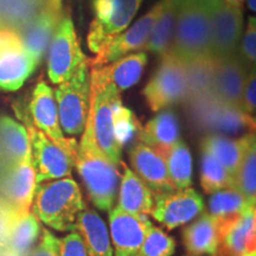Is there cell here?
I'll use <instances>...</instances> for the list:
<instances>
[{
    "label": "cell",
    "mask_w": 256,
    "mask_h": 256,
    "mask_svg": "<svg viewBox=\"0 0 256 256\" xmlns=\"http://www.w3.org/2000/svg\"><path fill=\"white\" fill-rule=\"evenodd\" d=\"M90 107L82 136L87 138L115 165H121L122 148L116 142L113 130V104L120 98L104 66L90 68Z\"/></svg>",
    "instance_id": "1"
},
{
    "label": "cell",
    "mask_w": 256,
    "mask_h": 256,
    "mask_svg": "<svg viewBox=\"0 0 256 256\" xmlns=\"http://www.w3.org/2000/svg\"><path fill=\"white\" fill-rule=\"evenodd\" d=\"M84 209L82 192L72 177L36 184L32 214L49 228L57 232L74 230Z\"/></svg>",
    "instance_id": "2"
},
{
    "label": "cell",
    "mask_w": 256,
    "mask_h": 256,
    "mask_svg": "<svg viewBox=\"0 0 256 256\" xmlns=\"http://www.w3.org/2000/svg\"><path fill=\"white\" fill-rule=\"evenodd\" d=\"M74 165L92 203L102 211L113 209L121 180L118 165L102 154L92 142L84 136L78 144Z\"/></svg>",
    "instance_id": "3"
},
{
    "label": "cell",
    "mask_w": 256,
    "mask_h": 256,
    "mask_svg": "<svg viewBox=\"0 0 256 256\" xmlns=\"http://www.w3.org/2000/svg\"><path fill=\"white\" fill-rule=\"evenodd\" d=\"M168 52L183 62L211 56V18L206 5L179 0L174 36Z\"/></svg>",
    "instance_id": "4"
},
{
    "label": "cell",
    "mask_w": 256,
    "mask_h": 256,
    "mask_svg": "<svg viewBox=\"0 0 256 256\" xmlns=\"http://www.w3.org/2000/svg\"><path fill=\"white\" fill-rule=\"evenodd\" d=\"M191 121L208 134L241 138L256 134V118L240 108L220 104L215 98L188 104Z\"/></svg>",
    "instance_id": "5"
},
{
    "label": "cell",
    "mask_w": 256,
    "mask_h": 256,
    "mask_svg": "<svg viewBox=\"0 0 256 256\" xmlns=\"http://www.w3.org/2000/svg\"><path fill=\"white\" fill-rule=\"evenodd\" d=\"M60 124L69 136H81L90 107V72L88 62L72 78L60 83L55 90Z\"/></svg>",
    "instance_id": "6"
},
{
    "label": "cell",
    "mask_w": 256,
    "mask_h": 256,
    "mask_svg": "<svg viewBox=\"0 0 256 256\" xmlns=\"http://www.w3.org/2000/svg\"><path fill=\"white\" fill-rule=\"evenodd\" d=\"M142 0H94V20L88 32V46L98 54L130 26Z\"/></svg>",
    "instance_id": "7"
},
{
    "label": "cell",
    "mask_w": 256,
    "mask_h": 256,
    "mask_svg": "<svg viewBox=\"0 0 256 256\" xmlns=\"http://www.w3.org/2000/svg\"><path fill=\"white\" fill-rule=\"evenodd\" d=\"M142 94L152 112H159L170 106L186 100L188 82L185 62L166 52L162 56L158 69Z\"/></svg>",
    "instance_id": "8"
},
{
    "label": "cell",
    "mask_w": 256,
    "mask_h": 256,
    "mask_svg": "<svg viewBox=\"0 0 256 256\" xmlns=\"http://www.w3.org/2000/svg\"><path fill=\"white\" fill-rule=\"evenodd\" d=\"M88 58L80 46L72 19L64 16L50 42L48 52V76L54 84L72 78Z\"/></svg>",
    "instance_id": "9"
},
{
    "label": "cell",
    "mask_w": 256,
    "mask_h": 256,
    "mask_svg": "<svg viewBox=\"0 0 256 256\" xmlns=\"http://www.w3.org/2000/svg\"><path fill=\"white\" fill-rule=\"evenodd\" d=\"M23 118L24 126L28 134L31 145V156L36 172V184L52 179L72 177V160L58 145L49 139L46 134L32 124L26 115Z\"/></svg>",
    "instance_id": "10"
},
{
    "label": "cell",
    "mask_w": 256,
    "mask_h": 256,
    "mask_svg": "<svg viewBox=\"0 0 256 256\" xmlns=\"http://www.w3.org/2000/svg\"><path fill=\"white\" fill-rule=\"evenodd\" d=\"M28 108L32 124L58 145L72 158V162H75L78 144L74 138L64 136L60 124L55 92L44 80H40L32 92Z\"/></svg>",
    "instance_id": "11"
},
{
    "label": "cell",
    "mask_w": 256,
    "mask_h": 256,
    "mask_svg": "<svg viewBox=\"0 0 256 256\" xmlns=\"http://www.w3.org/2000/svg\"><path fill=\"white\" fill-rule=\"evenodd\" d=\"M153 200L152 217L168 230L184 226L204 211L203 198L191 188L153 194Z\"/></svg>",
    "instance_id": "12"
},
{
    "label": "cell",
    "mask_w": 256,
    "mask_h": 256,
    "mask_svg": "<svg viewBox=\"0 0 256 256\" xmlns=\"http://www.w3.org/2000/svg\"><path fill=\"white\" fill-rule=\"evenodd\" d=\"M162 8V0H160L145 16L138 19L132 26L112 40L108 46H106L100 52L96 54L94 58L88 60L89 68L107 66L122 58L128 54L144 49Z\"/></svg>",
    "instance_id": "13"
},
{
    "label": "cell",
    "mask_w": 256,
    "mask_h": 256,
    "mask_svg": "<svg viewBox=\"0 0 256 256\" xmlns=\"http://www.w3.org/2000/svg\"><path fill=\"white\" fill-rule=\"evenodd\" d=\"M211 56L222 58L238 52L243 34V10L220 2L210 8Z\"/></svg>",
    "instance_id": "14"
},
{
    "label": "cell",
    "mask_w": 256,
    "mask_h": 256,
    "mask_svg": "<svg viewBox=\"0 0 256 256\" xmlns=\"http://www.w3.org/2000/svg\"><path fill=\"white\" fill-rule=\"evenodd\" d=\"M249 66L238 52L215 58L212 95L220 104L242 110L243 92L249 75Z\"/></svg>",
    "instance_id": "15"
},
{
    "label": "cell",
    "mask_w": 256,
    "mask_h": 256,
    "mask_svg": "<svg viewBox=\"0 0 256 256\" xmlns=\"http://www.w3.org/2000/svg\"><path fill=\"white\" fill-rule=\"evenodd\" d=\"M152 226L147 215H132L113 208L110 211V230L114 256H136Z\"/></svg>",
    "instance_id": "16"
},
{
    "label": "cell",
    "mask_w": 256,
    "mask_h": 256,
    "mask_svg": "<svg viewBox=\"0 0 256 256\" xmlns=\"http://www.w3.org/2000/svg\"><path fill=\"white\" fill-rule=\"evenodd\" d=\"M217 252L226 256H256V206L243 211L236 218L218 223Z\"/></svg>",
    "instance_id": "17"
},
{
    "label": "cell",
    "mask_w": 256,
    "mask_h": 256,
    "mask_svg": "<svg viewBox=\"0 0 256 256\" xmlns=\"http://www.w3.org/2000/svg\"><path fill=\"white\" fill-rule=\"evenodd\" d=\"M130 160L136 174L150 188L152 194L177 190L170 180L165 158L159 151L138 142L130 150Z\"/></svg>",
    "instance_id": "18"
},
{
    "label": "cell",
    "mask_w": 256,
    "mask_h": 256,
    "mask_svg": "<svg viewBox=\"0 0 256 256\" xmlns=\"http://www.w3.org/2000/svg\"><path fill=\"white\" fill-rule=\"evenodd\" d=\"M38 63L22 46L19 38L0 49V89L14 92L23 87Z\"/></svg>",
    "instance_id": "19"
},
{
    "label": "cell",
    "mask_w": 256,
    "mask_h": 256,
    "mask_svg": "<svg viewBox=\"0 0 256 256\" xmlns=\"http://www.w3.org/2000/svg\"><path fill=\"white\" fill-rule=\"evenodd\" d=\"M62 18V8L46 10L17 32L22 46L38 63L44 57Z\"/></svg>",
    "instance_id": "20"
},
{
    "label": "cell",
    "mask_w": 256,
    "mask_h": 256,
    "mask_svg": "<svg viewBox=\"0 0 256 256\" xmlns=\"http://www.w3.org/2000/svg\"><path fill=\"white\" fill-rule=\"evenodd\" d=\"M34 188L36 172L32 164V156L12 164L6 183V196L10 203L8 215L30 212Z\"/></svg>",
    "instance_id": "21"
},
{
    "label": "cell",
    "mask_w": 256,
    "mask_h": 256,
    "mask_svg": "<svg viewBox=\"0 0 256 256\" xmlns=\"http://www.w3.org/2000/svg\"><path fill=\"white\" fill-rule=\"evenodd\" d=\"M62 8V0H2L0 30L14 34L46 10Z\"/></svg>",
    "instance_id": "22"
},
{
    "label": "cell",
    "mask_w": 256,
    "mask_h": 256,
    "mask_svg": "<svg viewBox=\"0 0 256 256\" xmlns=\"http://www.w3.org/2000/svg\"><path fill=\"white\" fill-rule=\"evenodd\" d=\"M252 136H256V134H249L241 138H229L220 136V134H206L202 139V151L212 156L229 174L235 177Z\"/></svg>",
    "instance_id": "23"
},
{
    "label": "cell",
    "mask_w": 256,
    "mask_h": 256,
    "mask_svg": "<svg viewBox=\"0 0 256 256\" xmlns=\"http://www.w3.org/2000/svg\"><path fill=\"white\" fill-rule=\"evenodd\" d=\"M122 176L120 180L118 208L132 215H148L153 208V194L138 176L121 162Z\"/></svg>",
    "instance_id": "24"
},
{
    "label": "cell",
    "mask_w": 256,
    "mask_h": 256,
    "mask_svg": "<svg viewBox=\"0 0 256 256\" xmlns=\"http://www.w3.org/2000/svg\"><path fill=\"white\" fill-rule=\"evenodd\" d=\"M183 242L190 255L215 254L220 243L218 223L209 212L203 211L183 230Z\"/></svg>",
    "instance_id": "25"
},
{
    "label": "cell",
    "mask_w": 256,
    "mask_h": 256,
    "mask_svg": "<svg viewBox=\"0 0 256 256\" xmlns=\"http://www.w3.org/2000/svg\"><path fill=\"white\" fill-rule=\"evenodd\" d=\"M75 230L82 236L88 256H114L108 228L98 212L90 209L83 210Z\"/></svg>",
    "instance_id": "26"
},
{
    "label": "cell",
    "mask_w": 256,
    "mask_h": 256,
    "mask_svg": "<svg viewBox=\"0 0 256 256\" xmlns=\"http://www.w3.org/2000/svg\"><path fill=\"white\" fill-rule=\"evenodd\" d=\"M179 121L172 110L160 112L142 128L138 140L139 142L162 152L179 140Z\"/></svg>",
    "instance_id": "27"
},
{
    "label": "cell",
    "mask_w": 256,
    "mask_h": 256,
    "mask_svg": "<svg viewBox=\"0 0 256 256\" xmlns=\"http://www.w3.org/2000/svg\"><path fill=\"white\" fill-rule=\"evenodd\" d=\"M215 58L204 56L185 62L188 82L186 104L212 98V81Z\"/></svg>",
    "instance_id": "28"
},
{
    "label": "cell",
    "mask_w": 256,
    "mask_h": 256,
    "mask_svg": "<svg viewBox=\"0 0 256 256\" xmlns=\"http://www.w3.org/2000/svg\"><path fill=\"white\" fill-rule=\"evenodd\" d=\"M8 216V238L10 248L16 255L23 256L31 250L34 243L40 238V220L31 212Z\"/></svg>",
    "instance_id": "29"
},
{
    "label": "cell",
    "mask_w": 256,
    "mask_h": 256,
    "mask_svg": "<svg viewBox=\"0 0 256 256\" xmlns=\"http://www.w3.org/2000/svg\"><path fill=\"white\" fill-rule=\"evenodd\" d=\"M148 56L144 51L130 54L115 62L104 66L110 82L120 92L127 90L142 78Z\"/></svg>",
    "instance_id": "30"
},
{
    "label": "cell",
    "mask_w": 256,
    "mask_h": 256,
    "mask_svg": "<svg viewBox=\"0 0 256 256\" xmlns=\"http://www.w3.org/2000/svg\"><path fill=\"white\" fill-rule=\"evenodd\" d=\"M0 148L12 164L30 158L31 145L24 124L11 118H0Z\"/></svg>",
    "instance_id": "31"
},
{
    "label": "cell",
    "mask_w": 256,
    "mask_h": 256,
    "mask_svg": "<svg viewBox=\"0 0 256 256\" xmlns=\"http://www.w3.org/2000/svg\"><path fill=\"white\" fill-rule=\"evenodd\" d=\"M179 0H162V8L144 50L162 56L170 50L177 19Z\"/></svg>",
    "instance_id": "32"
},
{
    "label": "cell",
    "mask_w": 256,
    "mask_h": 256,
    "mask_svg": "<svg viewBox=\"0 0 256 256\" xmlns=\"http://www.w3.org/2000/svg\"><path fill=\"white\" fill-rule=\"evenodd\" d=\"M252 206L236 186H230L211 194L209 214L217 223L228 222Z\"/></svg>",
    "instance_id": "33"
},
{
    "label": "cell",
    "mask_w": 256,
    "mask_h": 256,
    "mask_svg": "<svg viewBox=\"0 0 256 256\" xmlns=\"http://www.w3.org/2000/svg\"><path fill=\"white\" fill-rule=\"evenodd\" d=\"M165 158L170 180L177 190L190 188L192 183V156L186 144L182 140L160 152Z\"/></svg>",
    "instance_id": "34"
},
{
    "label": "cell",
    "mask_w": 256,
    "mask_h": 256,
    "mask_svg": "<svg viewBox=\"0 0 256 256\" xmlns=\"http://www.w3.org/2000/svg\"><path fill=\"white\" fill-rule=\"evenodd\" d=\"M200 185L206 194H214L222 188L235 186V177L209 153L200 156Z\"/></svg>",
    "instance_id": "35"
},
{
    "label": "cell",
    "mask_w": 256,
    "mask_h": 256,
    "mask_svg": "<svg viewBox=\"0 0 256 256\" xmlns=\"http://www.w3.org/2000/svg\"><path fill=\"white\" fill-rule=\"evenodd\" d=\"M235 186L256 206V136H252L241 165L235 174Z\"/></svg>",
    "instance_id": "36"
},
{
    "label": "cell",
    "mask_w": 256,
    "mask_h": 256,
    "mask_svg": "<svg viewBox=\"0 0 256 256\" xmlns=\"http://www.w3.org/2000/svg\"><path fill=\"white\" fill-rule=\"evenodd\" d=\"M142 124L130 108L124 107L121 98L114 101L113 104V130L116 142L122 148L139 136Z\"/></svg>",
    "instance_id": "37"
},
{
    "label": "cell",
    "mask_w": 256,
    "mask_h": 256,
    "mask_svg": "<svg viewBox=\"0 0 256 256\" xmlns=\"http://www.w3.org/2000/svg\"><path fill=\"white\" fill-rule=\"evenodd\" d=\"M174 252V238L162 229L152 226L136 256H172Z\"/></svg>",
    "instance_id": "38"
},
{
    "label": "cell",
    "mask_w": 256,
    "mask_h": 256,
    "mask_svg": "<svg viewBox=\"0 0 256 256\" xmlns=\"http://www.w3.org/2000/svg\"><path fill=\"white\" fill-rule=\"evenodd\" d=\"M238 55L247 63L249 69L256 68V17H249L241 42L238 46Z\"/></svg>",
    "instance_id": "39"
},
{
    "label": "cell",
    "mask_w": 256,
    "mask_h": 256,
    "mask_svg": "<svg viewBox=\"0 0 256 256\" xmlns=\"http://www.w3.org/2000/svg\"><path fill=\"white\" fill-rule=\"evenodd\" d=\"M58 256H88L84 242L78 232H72L62 238H57Z\"/></svg>",
    "instance_id": "40"
},
{
    "label": "cell",
    "mask_w": 256,
    "mask_h": 256,
    "mask_svg": "<svg viewBox=\"0 0 256 256\" xmlns=\"http://www.w3.org/2000/svg\"><path fill=\"white\" fill-rule=\"evenodd\" d=\"M28 256H58L57 252V238L50 230L43 229L40 241L37 247L31 249Z\"/></svg>",
    "instance_id": "41"
},
{
    "label": "cell",
    "mask_w": 256,
    "mask_h": 256,
    "mask_svg": "<svg viewBox=\"0 0 256 256\" xmlns=\"http://www.w3.org/2000/svg\"><path fill=\"white\" fill-rule=\"evenodd\" d=\"M242 110L252 116L256 114V68H252L249 72L243 92Z\"/></svg>",
    "instance_id": "42"
},
{
    "label": "cell",
    "mask_w": 256,
    "mask_h": 256,
    "mask_svg": "<svg viewBox=\"0 0 256 256\" xmlns=\"http://www.w3.org/2000/svg\"><path fill=\"white\" fill-rule=\"evenodd\" d=\"M17 40H18V36L17 34H14V32L0 30V49Z\"/></svg>",
    "instance_id": "43"
},
{
    "label": "cell",
    "mask_w": 256,
    "mask_h": 256,
    "mask_svg": "<svg viewBox=\"0 0 256 256\" xmlns=\"http://www.w3.org/2000/svg\"><path fill=\"white\" fill-rule=\"evenodd\" d=\"M246 0H222V2L228 5H232V6H238V8H243V4H244Z\"/></svg>",
    "instance_id": "44"
},
{
    "label": "cell",
    "mask_w": 256,
    "mask_h": 256,
    "mask_svg": "<svg viewBox=\"0 0 256 256\" xmlns=\"http://www.w3.org/2000/svg\"><path fill=\"white\" fill-rule=\"evenodd\" d=\"M198 2H202V4L206 5L208 8H212V6H215L217 4H220V2H222V0H196Z\"/></svg>",
    "instance_id": "45"
},
{
    "label": "cell",
    "mask_w": 256,
    "mask_h": 256,
    "mask_svg": "<svg viewBox=\"0 0 256 256\" xmlns=\"http://www.w3.org/2000/svg\"><path fill=\"white\" fill-rule=\"evenodd\" d=\"M248 8L256 14V0H248Z\"/></svg>",
    "instance_id": "46"
},
{
    "label": "cell",
    "mask_w": 256,
    "mask_h": 256,
    "mask_svg": "<svg viewBox=\"0 0 256 256\" xmlns=\"http://www.w3.org/2000/svg\"><path fill=\"white\" fill-rule=\"evenodd\" d=\"M212 256H226V255H222V254H218V252H215V254H212Z\"/></svg>",
    "instance_id": "47"
},
{
    "label": "cell",
    "mask_w": 256,
    "mask_h": 256,
    "mask_svg": "<svg viewBox=\"0 0 256 256\" xmlns=\"http://www.w3.org/2000/svg\"><path fill=\"white\" fill-rule=\"evenodd\" d=\"M186 256H197V255H190V254H188Z\"/></svg>",
    "instance_id": "48"
},
{
    "label": "cell",
    "mask_w": 256,
    "mask_h": 256,
    "mask_svg": "<svg viewBox=\"0 0 256 256\" xmlns=\"http://www.w3.org/2000/svg\"><path fill=\"white\" fill-rule=\"evenodd\" d=\"M2 0H0V5H2Z\"/></svg>",
    "instance_id": "49"
},
{
    "label": "cell",
    "mask_w": 256,
    "mask_h": 256,
    "mask_svg": "<svg viewBox=\"0 0 256 256\" xmlns=\"http://www.w3.org/2000/svg\"><path fill=\"white\" fill-rule=\"evenodd\" d=\"M255 118H256V116H255Z\"/></svg>",
    "instance_id": "50"
}]
</instances>
